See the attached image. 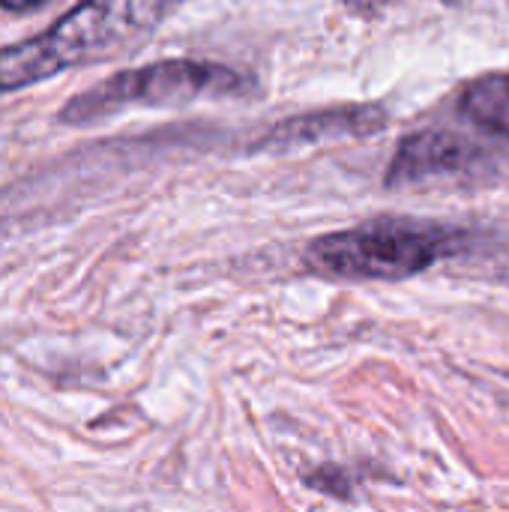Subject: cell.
Masks as SVG:
<instances>
[{
	"instance_id": "6da1fadb",
	"label": "cell",
	"mask_w": 509,
	"mask_h": 512,
	"mask_svg": "<svg viewBox=\"0 0 509 512\" xmlns=\"http://www.w3.org/2000/svg\"><path fill=\"white\" fill-rule=\"evenodd\" d=\"M180 0H81L42 33L0 48V96L144 39Z\"/></svg>"
},
{
	"instance_id": "7a4b0ae2",
	"label": "cell",
	"mask_w": 509,
	"mask_h": 512,
	"mask_svg": "<svg viewBox=\"0 0 509 512\" xmlns=\"http://www.w3.org/2000/svg\"><path fill=\"white\" fill-rule=\"evenodd\" d=\"M465 243L462 231L438 222L372 219L312 240L303 249V264L336 279H405L459 255Z\"/></svg>"
},
{
	"instance_id": "3957f363",
	"label": "cell",
	"mask_w": 509,
	"mask_h": 512,
	"mask_svg": "<svg viewBox=\"0 0 509 512\" xmlns=\"http://www.w3.org/2000/svg\"><path fill=\"white\" fill-rule=\"evenodd\" d=\"M249 90V78L231 66L210 60H156L147 66L114 72L90 90L75 93L57 114L66 126H81L108 117L129 105H183L201 96H240Z\"/></svg>"
},
{
	"instance_id": "277c9868",
	"label": "cell",
	"mask_w": 509,
	"mask_h": 512,
	"mask_svg": "<svg viewBox=\"0 0 509 512\" xmlns=\"http://www.w3.org/2000/svg\"><path fill=\"white\" fill-rule=\"evenodd\" d=\"M387 111L381 105H339L324 111H309L276 123L267 135H261L252 150L288 153L309 144H324L336 138H363L378 135L387 126Z\"/></svg>"
},
{
	"instance_id": "5b68a950",
	"label": "cell",
	"mask_w": 509,
	"mask_h": 512,
	"mask_svg": "<svg viewBox=\"0 0 509 512\" xmlns=\"http://www.w3.org/2000/svg\"><path fill=\"white\" fill-rule=\"evenodd\" d=\"M480 156L483 150L459 132L423 129L399 141L387 165L384 186L402 189V186H411L438 174H459V171H468L474 162H480Z\"/></svg>"
},
{
	"instance_id": "8992f818",
	"label": "cell",
	"mask_w": 509,
	"mask_h": 512,
	"mask_svg": "<svg viewBox=\"0 0 509 512\" xmlns=\"http://www.w3.org/2000/svg\"><path fill=\"white\" fill-rule=\"evenodd\" d=\"M459 111L471 123L504 135L509 141V72H492L471 81L462 90Z\"/></svg>"
},
{
	"instance_id": "52a82bcc",
	"label": "cell",
	"mask_w": 509,
	"mask_h": 512,
	"mask_svg": "<svg viewBox=\"0 0 509 512\" xmlns=\"http://www.w3.org/2000/svg\"><path fill=\"white\" fill-rule=\"evenodd\" d=\"M48 0H0L3 9H12V12H27V9H36Z\"/></svg>"
}]
</instances>
